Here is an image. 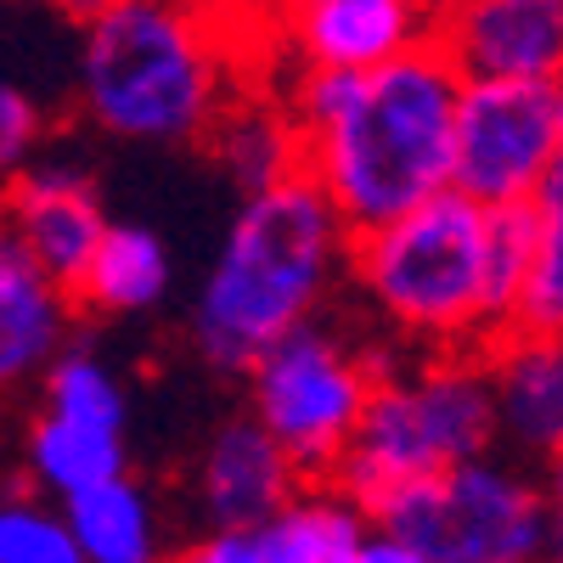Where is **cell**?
Wrapping results in <instances>:
<instances>
[{
	"label": "cell",
	"mask_w": 563,
	"mask_h": 563,
	"mask_svg": "<svg viewBox=\"0 0 563 563\" xmlns=\"http://www.w3.org/2000/svg\"><path fill=\"white\" fill-rule=\"evenodd\" d=\"M355 254V231L339 220L310 175H294L260 198H243L231 231L192 299V344L220 372H249L294 333L316 327L339 271Z\"/></svg>",
	"instance_id": "cell-1"
},
{
	"label": "cell",
	"mask_w": 563,
	"mask_h": 563,
	"mask_svg": "<svg viewBox=\"0 0 563 563\" xmlns=\"http://www.w3.org/2000/svg\"><path fill=\"white\" fill-rule=\"evenodd\" d=\"M361 563H429V558H422L417 547H406V541H395V536H384V530H372Z\"/></svg>",
	"instance_id": "cell-26"
},
{
	"label": "cell",
	"mask_w": 563,
	"mask_h": 563,
	"mask_svg": "<svg viewBox=\"0 0 563 563\" xmlns=\"http://www.w3.org/2000/svg\"><path fill=\"white\" fill-rule=\"evenodd\" d=\"M79 102L124 141H203L231 102L225 40L164 0H108L79 18Z\"/></svg>",
	"instance_id": "cell-3"
},
{
	"label": "cell",
	"mask_w": 563,
	"mask_h": 563,
	"mask_svg": "<svg viewBox=\"0 0 563 563\" xmlns=\"http://www.w3.org/2000/svg\"><path fill=\"white\" fill-rule=\"evenodd\" d=\"M552 558H558V563H563V536H558V552H552Z\"/></svg>",
	"instance_id": "cell-29"
},
{
	"label": "cell",
	"mask_w": 563,
	"mask_h": 563,
	"mask_svg": "<svg viewBox=\"0 0 563 563\" xmlns=\"http://www.w3.org/2000/svg\"><path fill=\"white\" fill-rule=\"evenodd\" d=\"M530 271H536V209H490V288H496L501 339L519 333Z\"/></svg>",
	"instance_id": "cell-23"
},
{
	"label": "cell",
	"mask_w": 563,
	"mask_h": 563,
	"mask_svg": "<svg viewBox=\"0 0 563 563\" xmlns=\"http://www.w3.org/2000/svg\"><path fill=\"white\" fill-rule=\"evenodd\" d=\"M40 395H45V411H57L68 422H85V429H102V434H119L124 440V422H130L124 384L85 350V339H74V350L40 378Z\"/></svg>",
	"instance_id": "cell-20"
},
{
	"label": "cell",
	"mask_w": 563,
	"mask_h": 563,
	"mask_svg": "<svg viewBox=\"0 0 563 563\" xmlns=\"http://www.w3.org/2000/svg\"><path fill=\"white\" fill-rule=\"evenodd\" d=\"M552 563H558V558H552Z\"/></svg>",
	"instance_id": "cell-30"
},
{
	"label": "cell",
	"mask_w": 563,
	"mask_h": 563,
	"mask_svg": "<svg viewBox=\"0 0 563 563\" xmlns=\"http://www.w3.org/2000/svg\"><path fill=\"white\" fill-rule=\"evenodd\" d=\"M536 209V271L525 288L519 333H563V164L541 186Z\"/></svg>",
	"instance_id": "cell-21"
},
{
	"label": "cell",
	"mask_w": 563,
	"mask_h": 563,
	"mask_svg": "<svg viewBox=\"0 0 563 563\" xmlns=\"http://www.w3.org/2000/svg\"><path fill=\"white\" fill-rule=\"evenodd\" d=\"M462 85V68L434 40L366 74L355 102L333 124L305 135V175L327 192V203L355 238L456 192Z\"/></svg>",
	"instance_id": "cell-2"
},
{
	"label": "cell",
	"mask_w": 563,
	"mask_h": 563,
	"mask_svg": "<svg viewBox=\"0 0 563 563\" xmlns=\"http://www.w3.org/2000/svg\"><path fill=\"white\" fill-rule=\"evenodd\" d=\"M440 45L467 85H558L563 0H467V7H445Z\"/></svg>",
	"instance_id": "cell-10"
},
{
	"label": "cell",
	"mask_w": 563,
	"mask_h": 563,
	"mask_svg": "<svg viewBox=\"0 0 563 563\" xmlns=\"http://www.w3.org/2000/svg\"><path fill=\"white\" fill-rule=\"evenodd\" d=\"M496 445L501 422L485 355H434L411 372L395 366L378 384L333 485L366 512H378L400 490L479 462Z\"/></svg>",
	"instance_id": "cell-5"
},
{
	"label": "cell",
	"mask_w": 563,
	"mask_h": 563,
	"mask_svg": "<svg viewBox=\"0 0 563 563\" xmlns=\"http://www.w3.org/2000/svg\"><path fill=\"white\" fill-rule=\"evenodd\" d=\"M440 40V7L417 0H305L288 12V45L305 68L378 74Z\"/></svg>",
	"instance_id": "cell-12"
},
{
	"label": "cell",
	"mask_w": 563,
	"mask_h": 563,
	"mask_svg": "<svg viewBox=\"0 0 563 563\" xmlns=\"http://www.w3.org/2000/svg\"><path fill=\"white\" fill-rule=\"evenodd\" d=\"M0 563H85V547L57 501L12 490L0 507Z\"/></svg>",
	"instance_id": "cell-22"
},
{
	"label": "cell",
	"mask_w": 563,
	"mask_h": 563,
	"mask_svg": "<svg viewBox=\"0 0 563 563\" xmlns=\"http://www.w3.org/2000/svg\"><path fill=\"white\" fill-rule=\"evenodd\" d=\"M164 294H169V249L141 225H113L79 288V305L97 316H141Z\"/></svg>",
	"instance_id": "cell-19"
},
{
	"label": "cell",
	"mask_w": 563,
	"mask_h": 563,
	"mask_svg": "<svg viewBox=\"0 0 563 563\" xmlns=\"http://www.w3.org/2000/svg\"><path fill=\"white\" fill-rule=\"evenodd\" d=\"M372 525L429 563H552L558 552L547 485L501 451L400 490L372 512Z\"/></svg>",
	"instance_id": "cell-6"
},
{
	"label": "cell",
	"mask_w": 563,
	"mask_h": 563,
	"mask_svg": "<svg viewBox=\"0 0 563 563\" xmlns=\"http://www.w3.org/2000/svg\"><path fill=\"white\" fill-rule=\"evenodd\" d=\"M541 485H547V507H552V525H558V536H563V456H552V462H547Z\"/></svg>",
	"instance_id": "cell-27"
},
{
	"label": "cell",
	"mask_w": 563,
	"mask_h": 563,
	"mask_svg": "<svg viewBox=\"0 0 563 563\" xmlns=\"http://www.w3.org/2000/svg\"><path fill=\"white\" fill-rule=\"evenodd\" d=\"M63 512L85 547V563H158V507L130 474L74 496Z\"/></svg>",
	"instance_id": "cell-18"
},
{
	"label": "cell",
	"mask_w": 563,
	"mask_h": 563,
	"mask_svg": "<svg viewBox=\"0 0 563 563\" xmlns=\"http://www.w3.org/2000/svg\"><path fill=\"white\" fill-rule=\"evenodd\" d=\"M40 153H45V113L23 85H7L0 90V164L18 175Z\"/></svg>",
	"instance_id": "cell-24"
},
{
	"label": "cell",
	"mask_w": 563,
	"mask_h": 563,
	"mask_svg": "<svg viewBox=\"0 0 563 563\" xmlns=\"http://www.w3.org/2000/svg\"><path fill=\"white\" fill-rule=\"evenodd\" d=\"M305 485L310 479L265 434L260 417H231L203 445V462L192 474V501L209 536H260Z\"/></svg>",
	"instance_id": "cell-11"
},
{
	"label": "cell",
	"mask_w": 563,
	"mask_h": 563,
	"mask_svg": "<svg viewBox=\"0 0 563 563\" xmlns=\"http://www.w3.org/2000/svg\"><path fill=\"white\" fill-rule=\"evenodd\" d=\"M175 563H265V558H260L254 536H203V541L186 547Z\"/></svg>",
	"instance_id": "cell-25"
},
{
	"label": "cell",
	"mask_w": 563,
	"mask_h": 563,
	"mask_svg": "<svg viewBox=\"0 0 563 563\" xmlns=\"http://www.w3.org/2000/svg\"><path fill=\"white\" fill-rule=\"evenodd\" d=\"M113 220L97 203L90 164L74 153H40L12 175L7 198V243H18L45 276L79 299L90 265H97Z\"/></svg>",
	"instance_id": "cell-9"
},
{
	"label": "cell",
	"mask_w": 563,
	"mask_h": 563,
	"mask_svg": "<svg viewBox=\"0 0 563 563\" xmlns=\"http://www.w3.org/2000/svg\"><path fill=\"white\" fill-rule=\"evenodd\" d=\"M23 474L40 496L68 507L85 490L124 479L130 467H124V440L119 434L85 429V422H68L57 411H40L23 429Z\"/></svg>",
	"instance_id": "cell-17"
},
{
	"label": "cell",
	"mask_w": 563,
	"mask_h": 563,
	"mask_svg": "<svg viewBox=\"0 0 563 563\" xmlns=\"http://www.w3.org/2000/svg\"><path fill=\"white\" fill-rule=\"evenodd\" d=\"M74 294L57 288L18 243H0V372L12 384L45 378L74 350Z\"/></svg>",
	"instance_id": "cell-14"
},
{
	"label": "cell",
	"mask_w": 563,
	"mask_h": 563,
	"mask_svg": "<svg viewBox=\"0 0 563 563\" xmlns=\"http://www.w3.org/2000/svg\"><path fill=\"white\" fill-rule=\"evenodd\" d=\"M350 276L395 333L440 355H485L501 339L490 288V209L462 192L355 238Z\"/></svg>",
	"instance_id": "cell-4"
},
{
	"label": "cell",
	"mask_w": 563,
	"mask_h": 563,
	"mask_svg": "<svg viewBox=\"0 0 563 563\" xmlns=\"http://www.w3.org/2000/svg\"><path fill=\"white\" fill-rule=\"evenodd\" d=\"M501 445L519 462L563 456V333H507L485 350Z\"/></svg>",
	"instance_id": "cell-13"
},
{
	"label": "cell",
	"mask_w": 563,
	"mask_h": 563,
	"mask_svg": "<svg viewBox=\"0 0 563 563\" xmlns=\"http://www.w3.org/2000/svg\"><path fill=\"white\" fill-rule=\"evenodd\" d=\"M563 164L552 85H462L456 192L485 209H530Z\"/></svg>",
	"instance_id": "cell-8"
},
{
	"label": "cell",
	"mask_w": 563,
	"mask_h": 563,
	"mask_svg": "<svg viewBox=\"0 0 563 563\" xmlns=\"http://www.w3.org/2000/svg\"><path fill=\"white\" fill-rule=\"evenodd\" d=\"M384 378L389 366L378 355H361L316 321L249 372V417L265 422L310 485H333Z\"/></svg>",
	"instance_id": "cell-7"
},
{
	"label": "cell",
	"mask_w": 563,
	"mask_h": 563,
	"mask_svg": "<svg viewBox=\"0 0 563 563\" xmlns=\"http://www.w3.org/2000/svg\"><path fill=\"white\" fill-rule=\"evenodd\" d=\"M203 147L220 158V169L243 186V198H260L271 186L305 175V130L294 108H276L260 97H231Z\"/></svg>",
	"instance_id": "cell-15"
},
{
	"label": "cell",
	"mask_w": 563,
	"mask_h": 563,
	"mask_svg": "<svg viewBox=\"0 0 563 563\" xmlns=\"http://www.w3.org/2000/svg\"><path fill=\"white\" fill-rule=\"evenodd\" d=\"M552 102H558V135H563V79L552 85Z\"/></svg>",
	"instance_id": "cell-28"
},
{
	"label": "cell",
	"mask_w": 563,
	"mask_h": 563,
	"mask_svg": "<svg viewBox=\"0 0 563 563\" xmlns=\"http://www.w3.org/2000/svg\"><path fill=\"white\" fill-rule=\"evenodd\" d=\"M372 530V512L339 485H305L254 541L265 563H361Z\"/></svg>",
	"instance_id": "cell-16"
}]
</instances>
